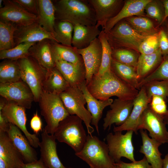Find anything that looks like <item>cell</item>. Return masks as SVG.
Returning a JSON list of instances; mask_svg holds the SVG:
<instances>
[{
	"mask_svg": "<svg viewBox=\"0 0 168 168\" xmlns=\"http://www.w3.org/2000/svg\"><path fill=\"white\" fill-rule=\"evenodd\" d=\"M40 148V159L47 168H67L62 163L58 155L56 139L54 135L48 133L43 129Z\"/></svg>",
	"mask_w": 168,
	"mask_h": 168,
	"instance_id": "ac0fdd59",
	"label": "cell"
},
{
	"mask_svg": "<svg viewBox=\"0 0 168 168\" xmlns=\"http://www.w3.org/2000/svg\"><path fill=\"white\" fill-rule=\"evenodd\" d=\"M56 20L68 21L73 25H95V11L88 0H59L53 1Z\"/></svg>",
	"mask_w": 168,
	"mask_h": 168,
	"instance_id": "7a4b0ae2",
	"label": "cell"
},
{
	"mask_svg": "<svg viewBox=\"0 0 168 168\" xmlns=\"http://www.w3.org/2000/svg\"><path fill=\"white\" fill-rule=\"evenodd\" d=\"M162 168H168V153L163 159Z\"/></svg>",
	"mask_w": 168,
	"mask_h": 168,
	"instance_id": "f5cc1de1",
	"label": "cell"
},
{
	"mask_svg": "<svg viewBox=\"0 0 168 168\" xmlns=\"http://www.w3.org/2000/svg\"><path fill=\"white\" fill-rule=\"evenodd\" d=\"M74 25L70 22L56 20L54 27L56 42L62 44L72 46Z\"/></svg>",
	"mask_w": 168,
	"mask_h": 168,
	"instance_id": "e575fe53",
	"label": "cell"
},
{
	"mask_svg": "<svg viewBox=\"0 0 168 168\" xmlns=\"http://www.w3.org/2000/svg\"><path fill=\"white\" fill-rule=\"evenodd\" d=\"M140 55L138 52L131 49H112V57L113 59L136 68Z\"/></svg>",
	"mask_w": 168,
	"mask_h": 168,
	"instance_id": "d590c367",
	"label": "cell"
},
{
	"mask_svg": "<svg viewBox=\"0 0 168 168\" xmlns=\"http://www.w3.org/2000/svg\"><path fill=\"white\" fill-rule=\"evenodd\" d=\"M102 47V61L97 75H101L104 72L110 70L112 60V49L110 44L106 33L103 30L98 36Z\"/></svg>",
	"mask_w": 168,
	"mask_h": 168,
	"instance_id": "ab89813d",
	"label": "cell"
},
{
	"mask_svg": "<svg viewBox=\"0 0 168 168\" xmlns=\"http://www.w3.org/2000/svg\"><path fill=\"white\" fill-rule=\"evenodd\" d=\"M150 102L144 87H142L133 100V107L128 119L122 125L117 127L114 126V132L131 130L137 134L141 117Z\"/></svg>",
	"mask_w": 168,
	"mask_h": 168,
	"instance_id": "9a60e30c",
	"label": "cell"
},
{
	"mask_svg": "<svg viewBox=\"0 0 168 168\" xmlns=\"http://www.w3.org/2000/svg\"><path fill=\"white\" fill-rule=\"evenodd\" d=\"M17 28L11 23L0 21V50L11 49L16 46L14 35Z\"/></svg>",
	"mask_w": 168,
	"mask_h": 168,
	"instance_id": "8d00e7d4",
	"label": "cell"
},
{
	"mask_svg": "<svg viewBox=\"0 0 168 168\" xmlns=\"http://www.w3.org/2000/svg\"><path fill=\"white\" fill-rule=\"evenodd\" d=\"M114 133H109L105 138L110 156L115 163L120 161L122 157L135 161L132 141L133 132L128 131L124 134L121 131Z\"/></svg>",
	"mask_w": 168,
	"mask_h": 168,
	"instance_id": "9c48e42d",
	"label": "cell"
},
{
	"mask_svg": "<svg viewBox=\"0 0 168 168\" xmlns=\"http://www.w3.org/2000/svg\"><path fill=\"white\" fill-rule=\"evenodd\" d=\"M158 34L147 37L141 43L138 49L141 54H152L159 49Z\"/></svg>",
	"mask_w": 168,
	"mask_h": 168,
	"instance_id": "7bdbcfd3",
	"label": "cell"
},
{
	"mask_svg": "<svg viewBox=\"0 0 168 168\" xmlns=\"http://www.w3.org/2000/svg\"><path fill=\"white\" fill-rule=\"evenodd\" d=\"M150 0H125L122 8L114 17L109 20L102 30L105 33L122 20L134 16H146L144 8Z\"/></svg>",
	"mask_w": 168,
	"mask_h": 168,
	"instance_id": "44dd1931",
	"label": "cell"
},
{
	"mask_svg": "<svg viewBox=\"0 0 168 168\" xmlns=\"http://www.w3.org/2000/svg\"><path fill=\"white\" fill-rule=\"evenodd\" d=\"M52 41L45 39L36 42L29 50L30 56L47 71L55 67L51 49Z\"/></svg>",
	"mask_w": 168,
	"mask_h": 168,
	"instance_id": "484cf974",
	"label": "cell"
},
{
	"mask_svg": "<svg viewBox=\"0 0 168 168\" xmlns=\"http://www.w3.org/2000/svg\"><path fill=\"white\" fill-rule=\"evenodd\" d=\"M75 155L93 168H111L115 165L107 144L95 136L88 134L83 148Z\"/></svg>",
	"mask_w": 168,
	"mask_h": 168,
	"instance_id": "5b68a950",
	"label": "cell"
},
{
	"mask_svg": "<svg viewBox=\"0 0 168 168\" xmlns=\"http://www.w3.org/2000/svg\"><path fill=\"white\" fill-rule=\"evenodd\" d=\"M14 37L16 46L22 43H36L45 39L57 42L54 35L45 30L38 21L26 26L17 27Z\"/></svg>",
	"mask_w": 168,
	"mask_h": 168,
	"instance_id": "d6986e66",
	"label": "cell"
},
{
	"mask_svg": "<svg viewBox=\"0 0 168 168\" xmlns=\"http://www.w3.org/2000/svg\"><path fill=\"white\" fill-rule=\"evenodd\" d=\"M101 31L96 25H74L72 46L78 49L86 48L98 37Z\"/></svg>",
	"mask_w": 168,
	"mask_h": 168,
	"instance_id": "4316f807",
	"label": "cell"
},
{
	"mask_svg": "<svg viewBox=\"0 0 168 168\" xmlns=\"http://www.w3.org/2000/svg\"><path fill=\"white\" fill-rule=\"evenodd\" d=\"M29 12L37 16L38 14L37 0H13Z\"/></svg>",
	"mask_w": 168,
	"mask_h": 168,
	"instance_id": "7dc6e473",
	"label": "cell"
},
{
	"mask_svg": "<svg viewBox=\"0 0 168 168\" xmlns=\"http://www.w3.org/2000/svg\"><path fill=\"white\" fill-rule=\"evenodd\" d=\"M137 32L148 37L158 34L160 26L155 20L146 16H134L125 19Z\"/></svg>",
	"mask_w": 168,
	"mask_h": 168,
	"instance_id": "f546056e",
	"label": "cell"
},
{
	"mask_svg": "<svg viewBox=\"0 0 168 168\" xmlns=\"http://www.w3.org/2000/svg\"><path fill=\"white\" fill-rule=\"evenodd\" d=\"M7 133L21 155L25 163H31L38 160L36 152L17 127L10 123Z\"/></svg>",
	"mask_w": 168,
	"mask_h": 168,
	"instance_id": "ffe728a7",
	"label": "cell"
},
{
	"mask_svg": "<svg viewBox=\"0 0 168 168\" xmlns=\"http://www.w3.org/2000/svg\"><path fill=\"white\" fill-rule=\"evenodd\" d=\"M39 24L46 31L54 36V27L56 21L55 9L53 1L51 0H37Z\"/></svg>",
	"mask_w": 168,
	"mask_h": 168,
	"instance_id": "83f0119b",
	"label": "cell"
},
{
	"mask_svg": "<svg viewBox=\"0 0 168 168\" xmlns=\"http://www.w3.org/2000/svg\"><path fill=\"white\" fill-rule=\"evenodd\" d=\"M144 10L146 16L156 21L160 26L163 23L165 10L162 0H150Z\"/></svg>",
	"mask_w": 168,
	"mask_h": 168,
	"instance_id": "60d3db41",
	"label": "cell"
},
{
	"mask_svg": "<svg viewBox=\"0 0 168 168\" xmlns=\"http://www.w3.org/2000/svg\"><path fill=\"white\" fill-rule=\"evenodd\" d=\"M167 102L162 97L154 95L151 99L149 105L154 112L162 116L166 114L168 110Z\"/></svg>",
	"mask_w": 168,
	"mask_h": 168,
	"instance_id": "ee69618b",
	"label": "cell"
},
{
	"mask_svg": "<svg viewBox=\"0 0 168 168\" xmlns=\"http://www.w3.org/2000/svg\"><path fill=\"white\" fill-rule=\"evenodd\" d=\"M115 163L120 168H152L144 156L140 160L130 163H125L121 160Z\"/></svg>",
	"mask_w": 168,
	"mask_h": 168,
	"instance_id": "bcb514c9",
	"label": "cell"
},
{
	"mask_svg": "<svg viewBox=\"0 0 168 168\" xmlns=\"http://www.w3.org/2000/svg\"><path fill=\"white\" fill-rule=\"evenodd\" d=\"M111 168H120L119 166L117 165L115 163V165H114V166L112 167Z\"/></svg>",
	"mask_w": 168,
	"mask_h": 168,
	"instance_id": "9f6ffc18",
	"label": "cell"
},
{
	"mask_svg": "<svg viewBox=\"0 0 168 168\" xmlns=\"http://www.w3.org/2000/svg\"><path fill=\"white\" fill-rule=\"evenodd\" d=\"M84 95L87 104V110L91 114V124L94 125L99 135V123L101 119L103 112L106 107L110 106L113 101V99H109L105 100H100L94 97L88 91L86 81L80 86Z\"/></svg>",
	"mask_w": 168,
	"mask_h": 168,
	"instance_id": "cb8c5ba5",
	"label": "cell"
},
{
	"mask_svg": "<svg viewBox=\"0 0 168 168\" xmlns=\"http://www.w3.org/2000/svg\"><path fill=\"white\" fill-rule=\"evenodd\" d=\"M162 116L150 108L149 105L143 112L138 130H147L151 138L162 144L168 142V131Z\"/></svg>",
	"mask_w": 168,
	"mask_h": 168,
	"instance_id": "30bf717a",
	"label": "cell"
},
{
	"mask_svg": "<svg viewBox=\"0 0 168 168\" xmlns=\"http://www.w3.org/2000/svg\"><path fill=\"white\" fill-rule=\"evenodd\" d=\"M0 95L7 100L27 109L31 108L34 101L31 90L22 80L14 82L0 83Z\"/></svg>",
	"mask_w": 168,
	"mask_h": 168,
	"instance_id": "8fae6325",
	"label": "cell"
},
{
	"mask_svg": "<svg viewBox=\"0 0 168 168\" xmlns=\"http://www.w3.org/2000/svg\"><path fill=\"white\" fill-rule=\"evenodd\" d=\"M21 80L31 90L34 101L38 102L43 90L47 71L43 68L31 56L17 60Z\"/></svg>",
	"mask_w": 168,
	"mask_h": 168,
	"instance_id": "ba28073f",
	"label": "cell"
},
{
	"mask_svg": "<svg viewBox=\"0 0 168 168\" xmlns=\"http://www.w3.org/2000/svg\"><path fill=\"white\" fill-rule=\"evenodd\" d=\"M76 49L83 61L86 70V85L90 82L93 76L98 73L100 70L102 61V45L97 37L86 48L82 49Z\"/></svg>",
	"mask_w": 168,
	"mask_h": 168,
	"instance_id": "5bb4252c",
	"label": "cell"
},
{
	"mask_svg": "<svg viewBox=\"0 0 168 168\" xmlns=\"http://www.w3.org/2000/svg\"><path fill=\"white\" fill-rule=\"evenodd\" d=\"M21 168H47L40 159L30 163H25Z\"/></svg>",
	"mask_w": 168,
	"mask_h": 168,
	"instance_id": "f907efd6",
	"label": "cell"
},
{
	"mask_svg": "<svg viewBox=\"0 0 168 168\" xmlns=\"http://www.w3.org/2000/svg\"><path fill=\"white\" fill-rule=\"evenodd\" d=\"M51 46L54 60L67 61L74 64H84L82 56L72 46L64 45L52 41Z\"/></svg>",
	"mask_w": 168,
	"mask_h": 168,
	"instance_id": "4dcf8cb0",
	"label": "cell"
},
{
	"mask_svg": "<svg viewBox=\"0 0 168 168\" xmlns=\"http://www.w3.org/2000/svg\"><path fill=\"white\" fill-rule=\"evenodd\" d=\"M30 126L31 129L36 134L43 130L42 122L37 111L34 114L30 120Z\"/></svg>",
	"mask_w": 168,
	"mask_h": 168,
	"instance_id": "c3c4849f",
	"label": "cell"
},
{
	"mask_svg": "<svg viewBox=\"0 0 168 168\" xmlns=\"http://www.w3.org/2000/svg\"><path fill=\"white\" fill-rule=\"evenodd\" d=\"M26 109L14 102L7 100L0 111L9 123L16 126L23 132L33 147L37 148L39 146L40 141L37 134H31L27 130Z\"/></svg>",
	"mask_w": 168,
	"mask_h": 168,
	"instance_id": "7c38bea8",
	"label": "cell"
},
{
	"mask_svg": "<svg viewBox=\"0 0 168 168\" xmlns=\"http://www.w3.org/2000/svg\"><path fill=\"white\" fill-rule=\"evenodd\" d=\"M95 12L96 26L103 30L108 21L116 16L124 3L123 0H88Z\"/></svg>",
	"mask_w": 168,
	"mask_h": 168,
	"instance_id": "e0dca14e",
	"label": "cell"
},
{
	"mask_svg": "<svg viewBox=\"0 0 168 168\" xmlns=\"http://www.w3.org/2000/svg\"><path fill=\"white\" fill-rule=\"evenodd\" d=\"M90 168H93L90 167Z\"/></svg>",
	"mask_w": 168,
	"mask_h": 168,
	"instance_id": "680465c9",
	"label": "cell"
},
{
	"mask_svg": "<svg viewBox=\"0 0 168 168\" xmlns=\"http://www.w3.org/2000/svg\"><path fill=\"white\" fill-rule=\"evenodd\" d=\"M106 34L112 49L126 48L138 52L140 44L147 37L139 34L125 19L118 22Z\"/></svg>",
	"mask_w": 168,
	"mask_h": 168,
	"instance_id": "8992f818",
	"label": "cell"
},
{
	"mask_svg": "<svg viewBox=\"0 0 168 168\" xmlns=\"http://www.w3.org/2000/svg\"><path fill=\"white\" fill-rule=\"evenodd\" d=\"M10 123L0 111V132H7Z\"/></svg>",
	"mask_w": 168,
	"mask_h": 168,
	"instance_id": "681fc988",
	"label": "cell"
},
{
	"mask_svg": "<svg viewBox=\"0 0 168 168\" xmlns=\"http://www.w3.org/2000/svg\"><path fill=\"white\" fill-rule=\"evenodd\" d=\"M153 80L168 81V56L163 57L162 62L153 72L140 81L138 89L140 90L146 83Z\"/></svg>",
	"mask_w": 168,
	"mask_h": 168,
	"instance_id": "b9f144b4",
	"label": "cell"
},
{
	"mask_svg": "<svg viewBox=\"0 0 168 168\" xmlns=\"http://www.w3.org/2000/svg\"><path fill=\"white\" fill-rule=\"evenodd\" d=\"M21 80L17 60L5 59L0 64V83L14 82Z\"/></svg>",
	"mask_w": 168,
	"mask_h": 168,
	"instance_id": "836d02e7",
	"label": "cell"
},
{
	"mask_svg": "<svg viewBox=\"0 0 168 168\" xmlns=\"http://www.w3.org/2000/svg\"><path fill=\"white\" fill-rule=\"evenodd\" d=\"M36 43L26 42L16 45L12 49L0 50V59L17 61L30 56L29 50Z\"/></svg>",
	"mask_w": 168,
	"mask_h": 168,
	"instance_id": "74e56055",
	"label": "cell"
},
{
	"mask_svg": "<svg viewBox=\"0 0 168 168\" xmlns=\"http://www.w3.org/2000/svg\"><path fill=\"white\" fill-rule=\"evenodd\" d=\"M142 86L145 90L146 94L151 101L152 96H159L168 102V81L153 80L149 82Z\"/></svg>",
	"mask_w": 168,
	"mask_h": 168,
	"instance_id": "f35d334b",
	"label": "cell"
},
{
	"mask_svg": "<svg viewBox=\"0 0 168 168\" xmlns=\"http://www.w3.org/2000/svg\"><path fill=\"white\" fill-rule=\"evenodd\" d=\"M159 48L163 57L168 56V28L163 24L158 34Z\"/></svg>",
	"mask_w": 168,
	"mask_h": 168,
	"instance_id": "f6af8a7d",
	"label": "cell"
},
{
	"mask_svg": "<svg viewBox=\"0 0 168 168\" xmlns=\"http://www.w3.org/2000/svg\"><path fill=\"white\" fill-rule=\"evenodd\" d=\"M140 132L142 145L139 152L144 155L152 168H162V154L159 150V147L162 144L149 137L146 130L141 129Z\"/></svg>",
	"mask_w": 168,
	"mask_h": 168,
	"instance_id": "d4e9b609",
	"label": "cell"
},
{
	"mask_svg": "<svg viewBox=\"0 0 168 168\" xmlns=\"http://www.w3.org/2000/svg\"><path fill=\"white\" fill-rule=\"evenodd\" d=\"M41 114L46 123L44 129L54 135L59 123L70 114L58 95L43 90L39 99Z\"/></svg>",
	"mask_w": 168,
	"mask_h": 168,
	"instance_id": "3957f363",
	"label": "cell"
},
{
	"mask_svg": "<svg viewBox=\"0 0 168 168\" xmlns=\"http://www.w3.org/2000/svg\"><path fill=\"white\" fill-rule=\"evenodd\" d=\"M59 96L69 114L79 117L84 122L88 134L92 135L94 129L90 125L91 115L85 107L86 101L80 88L70 86Z\"/></svg>",
	"mask_w": 168,
	"mask_h": 168,
	"instance_id": "52a82bcc",
	"label": "cell"
},
{
	"mask_svg": "<svg viewBox=\"0 0 168 168\" xmlns=\"http://www.w3.org/2000/svg\"><path fill=\"white\" fill-rule=\"evenodd\" d=\"M133 100H123L118 98L113 100L110 105V110L107 111L103 119L104 130L107 128L110 129L114 124L117 126H120L126 121L132 110Z\"/></svg>",
	"mask_w": 168,
	"mask_h": 168,
	"instance_id": "2e32d148",
	"label": "cell"
},
{
	"mask_svg": "<svg viewBox=\"0 0 168 168\" xmlns=\"http://www.w3.org/2000/svg\"><path fill=\"white\" fill-rule=\"evenodd\" d=\"M82 121L77 116L69 115L59 123L54 135L56 140L67 144L75 153L82 150L87 139Z\"/></svg>",
	"mask_w": 168,
	"mask_h": 168,
	"instance_id": "277c9868",
	"label": "cell"
},
{
	"mask_svg": "<svg viewBox=\"0 0 168 168\" xmlns=\"http://www.w3.org/2000/svg\"><path fill=\"white\" fill-rule=\"evenodd\" d=\"M162 1L163 3L165 10L164 22L166 19L168 17V0H162Z\"/></svg>",
	"mask_w": 168,
	"mask_h": 168,
	"instance_id": "816d5d0a",
	"label": "cell"
},
{
	"mask_svg": "<svg viewBox=\"0 0 168 168\" xmlns=\"http://www.w3.org/2000/svg\"><path fill=\"white\" fill-rule=\"evenodd\" d=\"M55 66L71 87H79L86 81L84 65L74 64L67 61H55Z\"/></svg>",
	"mask_w": 168,
	"mask_h": 168,
	"instance_id": "603a6c76",
	"label": "cell"
},
{
	"mask_svg": "<svg viewBox=\"0 0 168 168\" xmlns=\"http://www.w3.org/2000/svg\"><path fill=\"white\" fill-rule=\"evenodd\" d=\"M162 117L166 125H168V107L167 113L164 115L162 116Z\"/></svg>",
	"mask_w": 168,
	"mask_h": 168,
	"instance_id": "db71d44e",
	"label": "cell"
},
{
	"mask_svg": "<svg viewBox=\"0 0 168 168\" xmlns=\"http://www.w3.org/2000/svg\"><path fill=\"white\" fill-rule=\"evenodd\" d=\"M69 87L68 83L55 66L47 71L43 84V90L59 95Z\"/></svg>",
	"mask_w": 168,
	"mask_h": 168,
	"instance_id": "1f68e13d",
	"label": "cell"
},
{
	"mask_svg": "<svg viewBox=\"0 0 168 168\" xmlns=\"http://www.w3.org/2000/svg\"><path fill=\"white\" fill-rule=\"evenodd\" d=\"M162 24H164L168 28V17L166 19Z\"/></svg>",
	"mask_w": 168,
	"mask_h": 168,
	"instance_id": "11a10c76",
	"label": "cell"
},
{
	"mask_svg": "<svg viewBox=\"0 0 168 168\" xmlns=\"http://www.w3.org/2000/svg\"><path fill=\"white\" fill-rule=\"evenodd\" d=\"M86 86L94 97L102 100L113 96L123 100H133L139 91L120 79L111 69L101 75H94Z\"/></svg>",
	"mask_w": 168,
	"mask_h": 168,
	"instance_id": "6da1fadb",
	"label": "cell"
},
{
	"mask_svg": "<svg viewBox=\"0 0 168 168\" xmlns=\"http://www.w3.org/2000/svg\"><path fill=\"white\" fill-rule=\"evenodd\" d=\"M68 168H72V167H69Z\"/></svg>",
	"mask_w": 168,
	"mask_h": 168,
	"instance_id": "6f0895ef",
	"label": "cell"
},
{
	"mask_svg": "<svg viewBox=\"0 0 168 168\" xmlns=\"http://www.w3.org/2000/svg\"><path fill=\"white\" fill-rule=\"evenodd\" d=\"M2 5L0 8V21L11 23L17 27L38 21L36 15L27 12L13 0H3Z\"/></svg>",
	"mask_w": 168,
	"mask_h": 168,
	"instance_id": "4fadbf2b",
	"label": "cell"
},
{
	"mask_svg": "<svg viewBox=\"0 0 168 168\" xmlns=\"http://www.w3.org/2000/svg\"><path fill=\"white\" fill-rule=\"evenodd\" d=\"M110 69L120 79L138 90L140 82L136 68L112 60Z\"/></svg>",
	"mask_w": 168,
	"mask_h": 168,
	"instance_id": "d6a6232c",
	"label": "cell"
},
{
	"mask_svg": "<svg viewBox=\"0 0 168 168\" xmlns=\"http://www.w3.org/2000/svg\"><path fill=\"white\" fill-rule=\"evenodd\" d=\"M163 59L160 49L152 54H141L136 68L140 81L153 72L161 63Z\"/></svg>",
	"mask_w": 168,
	"mask_h": 168,
	"instance_id": "f1b7e54d",
	"label": "cell"
},
{
	"mask_svg": "<svg viewBox=\"0 0 168 168\" xmlns=\"http://www.w3.org/2000/svg\"><path fill=\"white\" fill-rule=\"evenodd\" d=\"M0 158L9 168H21L25 163L7 132H0Z\"/></svg>",
	"mask_w": 168,
	"mask_h": 168,
	"instance_id": "7402d4cb",
	"label": "cell"
}]
</instances>
